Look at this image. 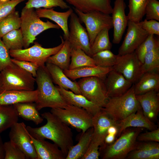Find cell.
Listing matches in <instances>:
<instances>
[{
	"mask_svg": "<svg viewBox=\"0 0 159 159\" xmlns=\"http://www.w3.org/2000/svg\"><path fill=\"white\" fill-rule=\"evenodd\" d=\"M47 121L44 125L38 127L26 126L30 135L35 138L47 139L53 141L62 151L66 157L74 145L73 135L69 125L50 112L41 115Z\"/></svg>",
	"mask_w": 159,
	"mask_h": 159,
	"instance_id": "obj_1",
	"label": "cell"
},
{
	"mask_svg": "<svg viewBox=\"0 0 159 159\" xmlns=\"http://www.w3.org/2000/svg\"><path fill=\"white\" fill-rule=\"evenodd\" d=\"M18 116L13 105L0 104V133L18 122Z\"/></svg>",
	"mask_w": 159,
	"mask_h": 159,
	"instance_id": "obj_32",
	"label": "cell"
},
{
	"mask_svg": "<svg viewBox=\"0 0 159 159\" xmlns=\"http://www.w3.org/2000/svg\"><path fill=\"white\" fill-rule=\"evenodd\" d=\"M29 135L35 149L37 159H65L62 151L55 143L44 139L35 138L29 133Z\"/></svg>",
	"mask_w": 159,
	"mask_h": 159,
	"instance_id": "obj_18",
	"label": "cell"
},
{
	"mask_svg": "<svg viewBox=\"0 0 159 159\" xmlns=\"http://www.w3.org/2000/svg\"><path fill=\"white\" fill-rule=\"evenodd\" d=\"M104 82L109 98L123 95L130 88L132 84L114 69L108 74Z\"/></svg>",
	"mask_w": 159,
	"mask_h": 159,
	"instance_id": "obj_17",
	"label": "cell"
},
{
	"mask_svg": "<svg viewBox=\"0 0 159 159\" xmlns=\"http://www.w3.org/2000/svg\"><path fill=\"white\" fill-rule=\"evenodd\" d=\"M50 112L67 125L81 130L82 133L92 127L93 115L81 107L69 104L64 108H52Z\"/></svg>",
	"mask_w": 159,
	"mask_h": 159,
	"instance_id": "obj_7",
	"label": "cell"
},
{
	"mask_svg": "<svg viewBox=\"0 0 159 159\" xmlns=\"http://www.w3.org/2000/svg\"><path fill=\"white\" fill-rule=\"evenodd\" d=\"M141 108L133 85L123 95L109 98L102 109L115 120L119 122Z\"/></svg>",
	"mask_w": 159,
	"mask_h": 159,
	"instance_id": "obj_5",
	"label": "cell"
},
{
	"mask_svg": "<svg viewBox=\"0 0 159 159\" xmlns=\"http://www.w3.org/2000/svg\"><path fill=\"white\" fill-rule=\"evenodd\" d=\"M61 95L70 104L81 107L94 115L101 107L90 101L82 94H76L71 91L57 86Z\"/></svg>",
	"mask_w": 159,
	"mask_h": 159,
	"instance_id": "obj_26",
	"label": "cell"
},
{
	"mask_svg": "<svg viewBox=\"0 0 159 159\" xmlns=\"http://www.w3.org/2000/svg\"><path fill=\"white\" fill-rule=\"evenodd\" d=\"M136 97L145 116L152 122L155 120L159 112L158 92L151 91Z\"/></svg>",
	"mask_w": 159,
	"mask_h": 159,
	"instance_id": "obj_19",
	"label": "cell"
},
{
	"mask_svg": "<svg viewBox=\"0 0 159 159\" xmlns=\"http://www.w3.org/2000/svg\"><path fill=\"white\" fill-rule=\"evenodd\" d=\"M56 7L62 9H69L70 7L63 0H28L24 7L37 9L43 7L49 9Z\"/></svg>",
	"mask_w": 159,
	"mask_h": 159,
	"instance_id": "obj_40",
	"label": "cell"
},
{
	"mask_svg": "<svg viewBox=\"0 0 159 159\" xmlns=\"http://www.w3.org/2000/svg\"><path fill=\"white\" fill-rule=\"evenodd\" d=\"M99 147L90 142L85 154L81 159H98L100 156Z\"/></svg>",
	"mask_w": 159,
	"mask_h": 159,
	"instance_id": "obj_49",
	"label": "cell"
},
{
	"mask_svg": "<svg viewBox=\"0 0 159 159\" xmlns=\"http://www.w3.org/2000/svg\"><path fill=\"white\" fill-rule=\"evenodd\" d=\"M117 57V55L109 49L98 52L92 56L96 66L103 67H113L116 63Z\"/></svg>",
	"mask_w": 159,
	"mask_h": 159,
	"instance_id": "obj_39",
	"label": "cell"
},
{
	"mask_svg": "<svg viewBox=\"0 0 159 159\" xmlns=\"http://www.w3.org/2000/svg\"><path fill=\"white\" fill-rule=\"evenodd\" d=\"M2 80H1V78L0 72V93H1L2 92Z\"/></svg>",
	"mask_w": 159,
	"mask_h": 159,
	"instance_id": "obj_52",
	"label": "cell"
},
{
	"mask_svg": "<svg viewBox=\"0 0 159 159\" xmlns=\"http://www.w3.org/2000/svg\"><path fill=\"white\" fill-rule=\"evenodd\" d=\"M72 48L68 41L64 40L62 48L56 53L49 57L46 63L55 65L63 70L69 69Z\"/></svg>",
	"mask_w": 159,
	"mask_h": 159,
	"instance_id": "obj_30",
	"label": "cell"
},
{
	"mask_svg": "<svg viewBox=\"0 0 159 159\" xmlns=\"http://www.w3.org/2000/svg\"><path fill=\"white\" fill-rule=\"evenodd\" d=\"M126 7L124 0H115L111 16L113 28L112 42L118 44L127 26L128 19L125 14Z\"/></svg>",
	"mask_w": 159,
	"mask_h": 159,
	"instance_id": "obj_16",
	"label": "cell"
},
{
	"mask_svg": "<svg viewBox=\"0 0 159 159\" xmlns=\"http://www.w3.org/2000/svg\"><path fill=\"white\" fill-rule=\"evenodd\" d=\"M70 16L69 35L67 40L72 48L80 49L92 57L91 46L86 29L81 25L75 13L73 12Z\"/></svg>",
	"mask_w": 159,
	"mask_h": 159,
	"instance_id": "obj_12",
	"label": "cell"
},
{
	"mask_svg": "<svg viewBox=\"0 0 159 159\" xmlns=\"http://www.w3.org/2000/svg\"><path fill=\"white\" fill-rule=\"evenodd\" d=\"M45 66L53 82L66 90L69 89L75 94H81L77 82L70 80L63 70L52 63H46Z\"/></svg>",
	"mask_w": 159,
	"mask_h": 159,
	"instance_id": "obj_25",
	"label": "cell"
},
{
	"mask_svg": "<svg viewBox=\"0 0 159 159\" xmlns=\"http://www.w3.org/2000/svg\"><path fill=\"white\" fill-rule=\"evenodd\" d=\"M4 159H26V157L22 151L10 140L4 143Z\"/></svg>",
	"mask_w": 159,
	"mask_h": 159,
	"instance_id": "obj_42",
	"label": "cell"
},
{
	"mask_svg": "<svg viewBox=\"0 0 159 159\" xmlns=\"http://www.w3.org/2000/svg\"><path fill=\"white\" fill-rule=\"evenodd\" d=\"M150 0H129L128 20L137 23L142 20L145 14L146 5Z\"/></svg>",
	"mask_w": 159,
	"mask_h": 159,
	"instance_id": "obj_34",
	"label": "cell"
},
{
	"mask_svg": "<svg viewBox=\"0 0 159 159\" xmlns=\"http://www.w3.org/2000/svg\"><path fill=\"white\" fill-rule=\"evenodd\" d=\"M145 19L159 21V2L157 0H150L145 9Z\"/></svg>",
	"mask_w": 159,
	"mask_h": 159,
	"instance_id": "obj_43",
	"label": "cell"
},
{
	"mask_svg": "<svg viewBox=\"0 0 159 159\" xmlns=\"http://www.w3.org/2000/svg\"><path fill=\"white\" fill-rule=\"evenodd\" d=\"M118 123L101 109L93 117V131L91 142L99 147L102 145L109 127L113 125H118Z\"/></svg>",
	"mask_w": 159,
	"mask_h": 159,
	"instance_id": "obj_15",
	"label": "cell"
},
{
	"mask_svg": "<svg viewBox=\"0 0 159 159\" xmlns=\"http://www.w3.org/2000/svg\"><path fill=\"white\" fill-rule=\"evenodd\" d=\"M9 0H0V1L5 2Z\"/></svg>",
	"mask_w": 159,
	"mask_h": 159,
	"instance_id": "obj_53",
	"label": "cell"
},
{
	"mask_svg": "<svg viewBox=\"0 0 159 159\" xmlns=\"http://www.w3.org/2000/svg\"><path fill=\"white\" fill-rule=\"evenodd\" d=\"M93 129L91 127L82 134L78 143L69 150L65 159H81L87 151L91 141Z\"/></svg>",
	"mask_w": 159,
	"mask_h": 159,
	"instance_id": "obj_29",
	"label": "cell"
},
{
	"mask_svg": "<svg viewBox=\"0 0 159 159\" xmlns=\"http://www.w3.org/2000/svg\"><path fill=\"white\" fill-rule=\"evenodd\" d=\"M54 9V8L49 9L40 8L37 9L35 11L39 18H47L56 23L64 32V39L68 40L69 35L68 20L73 11L70 7L64 12H57Z\"/></svg>",
	"mask_w": 159,
	"mask_h": 159,
	"instance_id": "obj_22",
	"label": "cell"
},
{
	"mask_svg": "<svg viewBox=\"0 0 159 159\" xmlns=\"http://www.w3.org/2000/svg\"><path fill=\"white\" fill-rule=\"evenodd\" d=\"M12 62L30 73L35 77L39 67L37 64L28 61L21 60L14 58H11Z\"/></svg>",
	"mask_w": 159,
	"mask_h": 159,
	"instance_id": "obj_46",
	"label": "cell"
},
{
	"mask_svg": "<svg viewBox=\"0 0 159 159\" xmlns=\"http://www.w3.org/2000/svg\"><path fill=\"white\" fill-rule=\"evenodd\" d=\"M159 68V46L147 53L141 65V72L144 73L158 70Z\"/></svg>",
	"mask_w": 159,
	"mask_h": 159,
	"instance_id": "obj_38",
	"label": "cell"
},
{
	"mask_svg": "<svg viewBox=\"0 0 159 159\" xmlns=\"http://www.w3.org/2000/svg\"><path fill=\"white\" fill-rule=\"evenodd\" d=\"M95 62L91 57L87 55L79 48H72L69 69H74L81 67L96 66Z\"/></svg>",
	"mask_w": 159,
	"mask_h": 159,
	"instance_id": "obj_33",
	"label": "cell"
},
{
	"mask_svg": "<svg viewBox=\"0 0 159 159\" xmlns=\"http://www.w3.org/2000/svg\"><path fill=\"white\" fill-rule=\"evenodd\" d=\"M2 40L9 50L21 49L23 47V35L21 29L13 30L4 35Z\"/></svg>",
	"mask_w": 159,
	"mask_h": 159,
	"instance_id": "obj_37",
	"label": "cell"
},
{
	"mask_svg": "<svg viewBox=\"0 0 159 159\" xmlns=\"http://www.w3.org/2000/svg\"><path fill=\"white\" fill-rule=\"evenodd\" d=\"M4 143L0 136V159H4Z\"/></svg>",
	"mask_w": 159,
	"mask_h": 159,
	"instance_id": "obj_51",
	"label": "cell"
},
{
	"mask_svg": "<svg viewBox=\"0 0 159 159\" xmlns=\"http://www.w3.org/2000/svg\"><path fill=\"white\" fill-rule=\"evenodd\" d=\"M118 127L117 136H119L122 132L127 128H144L150 131L158 128L152 121L145 116L141 108L118 122Z\"/></svg>",
	"mask_w": 159,
	"mask_h": 159,
	"instance_id": "obj_21",
	"label": "cell"
},
{
	"mask_svg": "<svg viewBox=\"0 0 159 159\" xmlns=\"http://www.w3.org/2000/svg\"><path fill=\"white\" fill-rule=\"evenodd\" d=\"M21 23L19 12L15 10L0 21V38L13 30L19 29Z\"/></svg>",
	"mask_w": 159,
	"mask_h": 159,
	"instance_id": "obj_35",
	"label": "cell"
},
{
	"mask_svg": "<svg viewBox=\"0 0 159 159\" xmlns=\"http://www.w3.org/2000/svg\"><path fill=\"white\" fill-rule=\"evenodd\" d=\"M10 140L24 153L26 159H37V155L26 126L23 122L15 123L10 128Z\"/></svg>",
	"mask_w": 159,
	"mask_h": 159,
	"instance_id": "obj_13",
	"label": "cell"
},
{
	"mask_svg": "<svg viewBox=\"0 0 159 159\" xmlns=\"http://www.w3.org/2000/svg\"><path fill=\"white\" fill-rule=\"evenodd\" d=\"M13 105L18 117L26 120L32 121L37 125L43 121V118L40 116L35 103H19Z\"/></svg>",
	"mask_w": 159,
	"mask_h": 159,
	"instance_id": "obj_31",
	"label": "cell"
},
{
	"mask_svg": "<svg viewBox=\"0 0 159 159\" xmlns=\"http://www.w3.org/2000/svg\"><path fill=\"white\" fill-rule=\"evenodd\" d=\"M81 22L85 25L91 46L97 34L104 28H113L112 19L110 14L98 11L83 13L73 7Z\"/></svg>",
	"mask_w": 159,
	"mask_h": 159,
	"instance_id": "obj_9",
	"label": "cell"
},
{
	"mask_svg": "<svg viewBox=\"0 0 159 159\" xmlns=\"http://www.w3.org/2000/svg\"><path fill=\"white\" fill-rule=\"evenodd\" d=\"M81 94L103 108L109 98L104 81L97 77L82 78L77 82Z\"/></svg>",
	"mask_w": 159,
	"mask_h": 159,
	"instance_id": "obj_10",
	"label": "cell"
},
{
	"mask_svg": "<svg viewBox=\"0 0 159 159\" xmlns=\"http://www.w3.org/2000/svg\"><path fill=\"white\" fill-rule=\"evenodd\" d=\"M142 64L134 51L124 55H117L116 63L113 68L133 84L136 82L142 75Z\"/></svg>",
	"mask_w": 159,
	"mask_h": 159,
	"instance_id": "obj_11",
	"label": "cell"
},
{
	"mask_svg": "<svg viewBox=\"0 0 159 159\" xmlns=\"http://www.w3.org/2000/svg\"><path fill=\"white\" fill-rule=\"evenodd\" d=\"M116 137V136L115 135L107 134L105 138L104 144L102 145H107L112 144L115 141Z\"/></svg>",
	"mask_w": 159,
	"mask_h": 159,
	"instance_id": "obj_50",
	"label": "cell"
},
{
	"mask_svg": "<svg viewBox=\"0 0 159 159\" xmlns=\"http://www.w3.org/2000/svg\"><path fill=\"white\" fill-rule=\"evenodd\" d=\"M20 29L23 35V47L26 49L34 43L36 37L48 29H59V26L47 20L44 22L40 19L36 11L33 8H25L22 9L20 17Z\"/></svg>",
	"mask_w": 159,
	"mask_h": 159,
	"instance_id": "obj_3",
	"label": "cell"
},
{
	"mask_svg": "<svg viewBox=\"0 0 159 159\" xmlns=\"http://www.w3.org/2000/svg\"><path fill=\"white\" fill-rule=\"evenodd\" d=\"M139 23L143 29L149 34L159 35V22L155 20L145 19L140 21Z\"/></svg>",
	"mask_w": 159,
	"mask_h": 159,
	"instance_id": "obj_47",
	"label": "cell"
},
{
	"mask_svg": "<svg viewBox=\"0 0 159 159\" xmlns=\"http://www.w3.org/2000/svg\"><path fill=\"white\" fill-rule=\"evenodd\" d=\"M38 92L32 91L9 90L0 93V104L13 105L19 103H33L36 101Z\"/></svg>",
	"mask_w": 159,
	"mask_h": 159,
	"instance_id": "obj_20",
	"label": "cell"
},
{
	"mask_svg": "<svg viewBox=\"0 0 159 159\" xmlns=\"http://www.w3.org/2000/svg\"><path fill=\"white\" fill-rule=\"evenodd\" d=\"M0 74L2 92L9 90H34L35 77L30 73L13 63L3 69Z\"/></svg>",
	"mask_w": 159,
	"mask_h": 159,
	"instance_id": "obj_6",
	"label": "cell"
},
{
	"mask_svg": "<svg viewBox=\"0 0 159 159\" xmlns=\"http://www.w3.org/2000/svg\"><path fill=\"white\" fill-rule=\"evenodd\" d=\"M61 43L52 48H45L37 42L32 47L24 49L9 50L11 57L21 60L31 62L37 64L39 67L45 66L46 61L50 56L58 52L62 47L64 40L60 36Z\"/></svg>",
	"mask_w": 159,
	"mask_h": 159,
	"instance_id": "obj_8",
	"label": "cell"
},
{
	"mask_svg": "<svg viewBox=\"0 0 159 159\" xmlns=\"http://www.w3.org/2000/svg\"><path fill=\"white\" fill-rule=\"evenodd\" d=\"M113 67H103L99 66H86L72 69L63 70L65 75L71 80L89 77H97L104 81Z\"/></svg>",
	"mask_w": 159,
	"mask_h": 159,
	"instance_id": "obj_23",
	"label": "cell"
},
{
	"mask_svg": "<svg viewBox=\"0 0 159 159\" xmlns=\"http://www.w3.org/2000/svg\"><path fill=\"white\" fill-rule=\"evenodd\" d=\"M142 128H127L111 144L100 147L103 159H123L135 147L137 138Z\"/></svg>",
	"mask_w": 159,
	"mask_h": 159,
	"instance_id": "obj_4",
	"label": "cell"
},
{
	"mask_svg": "<svg viewBox=\"0 0 159 159\" xmlns=\"http://www.w3.org/2000/svg\"><path fill=\"white\" fill-rule=\"evenodd\" d=\"M74 8L84 13L98 11L109 14L112 11L111 0H65Z\"/></svg>",
	"mask_w": 159,
	"mask_h": 159,
	"instance_id": "obj_24",
	"label": "cell"
},
{
	"mask_svg": "<svg viewBox=\"0 0 159 159\" xmlns=\"http://www.w3.org/2000/svg\"><path fill=\"white\" fill-rule=\"evenodd\" d=\"M35 78L38 94L34 103L38 111L45 107L64 108L70 104L54 85L45 65L39 67Z\"/></svg>",
	"mask_w": 159,
	"mask_h": 159,
	"instance_id": "obj_2",
	"label": "cell"
},
{
	"mask_svg": "<svg viewBox=\"0 0 159 159\" xmlns=\"http://www.w3.org/2000/svg\"><path fill=\"white\" fill-rule=\"evenodd\" d=\"M158 46H159V39L156 37L154 35L149 34L135 52L143 64L145 54Z\"/></svg>",
	"mask_w": 159,
	"mask_h": 159,
	"instance_id": "obj_41",
	"label": "cell"
},
{
	"mask_svg": "<svg viewBox=\"0 0 159 159\" xmlns=\"http://www.w3.org/2000/svg\"><path fill=\"white\" fill-rule=\"evenodd\" d=\"M25 0H9L0 1V21L15 10L16 6Z\"/></svg>",
	"mask_w": 159,
	"mask_h": 159,
	"instance_id": "obj_44",
	"label": "cell"
},
{
	"mask_svg": "<svg viewBox=\"0 0 159 159\" xmlns=\"http://www.w3.org/2000/svg\"><path fill=\"white\" fill-rule=\"evenodd\" d=\"M128 159H159V143L155 142L137 144L127 155Z\"/></svg>",
	"mask_w": 159,
	"mask_h": 159,
	"instance_id": "obj_27",
	"label": "cell"
},
{
	"mask_svg": "<svg viewBox=\"0 0 159 159\" xmlns=\"http://www.w3.org/2000/svg\"><path fill=\"white\" fill-rule=\"evenodd\" d=\"M127 26L126 34L118 50L119 55L134 52L149 34L142 28L139 22L128 20Z\"/></svg>",
	"mask_w": 159,
	"mask_h": 159,
	"instance_id": "obj_14",
	"label": "cell"
},
{
	"mask_svg": "<svg viewBox=\"0 0 159 159\" xmlns=\"http://www.w3.org/2000/svg\"><path fill=\"white\" fill-rule=\"evenodd\" d=\"M109 30L108 28H104L97 35L91 46L92 56L98 52L111 49L112 44L110 40Z\"/></svg>",
	"mask_w": 159,
	"mask_h": 159,
	"instance_id": "obj_36",
	"label": "cell"
},
{
	"mask_svg": "<svg viewBox=\"0 0 159 159\" xmlns=\"http://www.w3.org/2000/svg\"><path fill=\"white\" fill-rule=\"evenodd\" d=\"M133 87L136 95H141L152 90L158 92L159 74L155 71L144 73Z\"/></svg>",
	"mask_w": 159,
	"mask_h": 159,
	"instance_id": "obj_28",
	"label": "cell"
},
{
	"mask_svg": "<svg viewBox=\"0 0 159 159\" xmlns=\"http://www.w3.org/2000/svg\"><path fill=\"white\" fill-rule=\"evenodd\" d=\"M137 140L143 142H159V128L147 132L140 133L138 135Z\"/></svg>",
	"mask_w": 159,
	"mask_h": 159,
	"instance_id": "obj_48",
	"label": "cell"
},
{
	"mask_svg": "<svg viewBox=\"0 0 159 159\" xmlns=\"http://www.w3.org/2000/svg\"><path fill=\"white\" fill-rule=\"evenodd\" d=\"M9 50L0 38V72L13 63Z\"/></svg>",
	"mask_w": 159,
	"mask_h": 159,
	"instance_id": "obj_45",
	"label": "cell"
}]
</instances>
